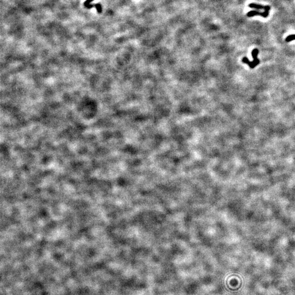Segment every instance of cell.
<instances>
[{
    "label": "cell",
    "instance_id": "cell-6",
    "mask_svg": "<svg viewBox=\"0 0 295 295\" xmlns=\"http://www.w3.org/2000/svg\"><path fill=\"white\" fill-rule=\"evenodd\" d=\"M92 1H94V0H87V1L84 2V6L86 7L87 5L90 4V3L91 2H92Z\"/></svg>",
    "mask_w": 295,
    "mask_h": 295
},
{
    "label": "cell",
    "instance_id": "cell-5",
    "mask_svg": "<svg viewBox=\"0 0 295 295\" xmlns=\"http://www.w3.org/2000/svg\"><path fill=\"white\" fill-rule=\"evenodd\" d=\"M294 40H295V34H293V35H291L287 36L285 39L286 42H291V41H294Z\"/></svg>",
    "mask_w": 295,
    "mask_h": 295
},
{
    "label": "cell",
    "instance_id": "cell-3",
    "mask_svg": "<svg viewBox=\"0 0 295 295\" xmlns=\"http://www.w3.org/2000/svg\"><path fill=\"white\" fill-rule=\"evenodd\" d=\"M249 7L250 8H255L257 9H264V11H269L271 9V7L269 6H262L261 4H256L254 3H252L249 4Z\"/></svg>",
    "mask_w": 295,
    "mask_h": 295
},
{
    "label": "cell",
    "instance_id": "cell-2",
    "mask_svg": "<svg viewBox=\"0 0 295 295\" xmlns=\"http://www.w3.org/2000/svg\"><path fill=\"white\" fill-rule=\"evenodd\" d=\"M269 15V11H264V12H260L256 11H252L248 12L247 16L248 17H252L254 16H263L264 18H267Z\"/></svg>",
    "mask_w": 295,
    "mask_h": 295
},
{
    "label": "cell",
    "instance_id": "cell-1",
    "mask_svg": "<svg viewBox=\"0 0 295 295\" xmlns=\"http://www.w3.org/2000/svg\"><path fill=\"white\" fill-rule=\"evenodd\" d=\"M259 50L257 49H254L252 51V54L253 58V61H249L247 58L244 57L242 59V61L243 63H247L249 67L251 68H254L260 63V60L257 58V56L259 54Z\"/></svg>",
    "mask_w": 295,
    "mask_h": 295
},
{
    "label": "cell",
    "instance_id": "cell-4",
    "mask_svg": "<svg viewBox=\"0 0 295 295\" xmlns=\"http://www.w3.org/2000/svg\"><path fill=\"white\" fill-rule=\"evenodd\" d=\"M93 7H95L96 9H97V12L99 13H101L102 12V7L101 6V4H88L86 6V7L87 8H90Z\"/></svg>",
    "mask_w": 295,
    "mask_h": 295
}]
</instances>
